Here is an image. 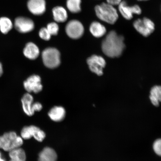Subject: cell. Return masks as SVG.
<instances>
[{"mask_svg": "<svg viewBox=\"0 0 161 161\" xmlns=\"http://www.w3.org/2000/svg\"><path fill=\"white\" fill-rule=\"evenodd\" d=\"M124 38L118 35L114 31H110L102 43V50L108 57L114 58L119 57L125 48Z\"/></svg>", "mask_w": 161, "mask_h": 161, "instance_id": "cell-1", "label": "cell"}, {"mask_svg": "<svg viewBox=\"0 0 161 161\" xmlns=\"http://www.w3.org/2000/svg\"><path fill=\"white\" fill-rule=\"evenodd\" d=\"M94 10L98 19L110 25H114L118 19L117 10L114 6L107 3L96 5Z\"/></svg>", "mask_w": 161, "mask_h": 161, "instance_id": "cell-2", "label": "cell"}, {"mask_svg": "<svg viewBox=\"0 0 161 161\" xmlns=\"http://www.w3.org/2000/svg\"><path fill=\"white\" fill-rule=\"evenodd\" d=\"M23 144V139L14 132L5 133L0 136V148L6 152L20 147Z\"/></svg>", "mask_w": 161, "mask_h": 161, "instance_id": "cell-3", "label": "cell"}, {"mask_svg": "<svg viewBox=\"0 0 161 161\" xmlns=\"http://www.w3.org/2000/svg\"><path fill=\"white\" fill-rule=\"evenodd\" d=\"M60 53L55 48H46L43 50L42 58L46 67L53 69L59 66L60 63Z\"/></svg>", "mask_w": 161, "mask_h": 161, "instance_id": "cell-4", "label": "cell"}, {"mask_svg": "<svg viewBox=\"0 0 161 161\" xmlns=\"http://www.w3.org/2000/svg\"><path fill=\"white\" fill-rule=\"evenodd\" d=\"M133 26L139 33L146 37L149 36L155 30L154 22L147 17L136 20L134 22Z\"/></svg>", "mask_w": 161, "mask_h": 161, "instance_id": "cell-5", "label": "cell"}, {"mask_svg": "<svg viewBox=\"0 0 161 161\" xmlns=\"http://www.w3.org/2000/svg\"><path fill=\"white\" fill-rule=\"evenodd\" d=\"M118 8L120 14L125 19L130 20L135 14L139 15L142 13V9L138 5L130 6L125 1L121 2L118 5Z\"/></svg>", "mask_w": 161, "mask_h": 161, "instance_id": "cell-6", "label": "cell"}, {"mask_svg": "<svg viewBox=\"0 0 161 161\" xmlns=\"http://www.w3.org/2000/svg\"><path fill=\"white\" fill-rule=\"evenodd\" d=\"M84 31V26L77 20H70L65 27L66 34L72 39H79L83 35Z\"/></svg>", "mask_w": 161, "mask_h": 161, "instance_id": "cell-7", "label": "cell"}, {"mask_svg": "<svg viewBox=\"0 0 161 161\" xmlns=\"http://www.w3.org/2000/svg\"><path fill=\"white\" fill-rule=\"evenodd\" d=\"M21 137L25 140H28L33 137L39 142H42L46 137V134L37 127L31 125L25 126L22 130Z\"/></svg>", "mask_w": 161, "mask_h": 161, "instance_id": "cell-8", "label": "cell"}, {"mask_svg": "<svg viewBox=\"0 0 161 161\" xmlns=\"http://www.w3.org/2000/svg\"><path fill=\"white\" fill-rule=\"evenodd\" d=\"M87 63L91 71L98 76L103 74V69L105 67L106 62L102 56L93 55L88 58Z\"/></svg>", "mask_w": 161, "mask_h": 161, "instance_id": "cell-9", "label": "cell"}, {"mask_svg": "<svg viewBox=\"0 0 161 161\" xmlns=\"http://www.w3.org/2000/svg\"><path fill=\"white\" fill-rule=\"evenodd\" d=\"M14 25L16 30L22 33H29L33 31L35 27L33 20L23 16L16 18Z\"/></svg>", "mask_w": 161, "mask_h": 161, "instance_id": "cell-10", "label": "cell"}, {"mask_svg": "<svg viewBox=\"0 0 161 161\" xmlns=\"http://www.w3.org/2000/svg\"><path fill=\"white\" fill-rule=\"evenodd\" d=\"M25 89L29 93H37L43 89L41 78L39 75H34L28 78L24 82Z\"/></svg>", "mask_w": 161, "mask_h": 161, "instance_id": "cell-11", "label": "cell"}, {"mask_svg": "<svg viewBox=\"0 0 161 161\" xmlns=\"http://www.w3.org/2000/svg\"><path fill=\"white\" fill-rule=\"evenodd\" d=\"M45 0H28L27 7L32 14L36 16L43 15L46 11Z\"/></svg>", "mask_w": 161, "mask_h": 161, "instance_id": "cell-12", "label": "cell"}, {"mask_svg": "<svg viewBox=\"0 0 161 161\" xmlns=\"http://www.w3.org/2000/svg\"><path fill=\"white\" fill-rule=\"evenodd\" d=\"M22 106L24 112L28 116H33L35 112L33 108V98L29 93H26L21 99Z\"/></svg>", "mask_w": 161, "mask_h": 161, "instance_id": "cell-13", "label": "cell"}, {"mask_svg": "<svg viewBox=\"0 0 161 161\" xmlns=\"http://www.w3.org/2000/svg\"><path fill=\"white\" fill-rule=\"evenodd\" d=\"M53 18L56 23H62L66 21L68 18L67 11L62 6H56L52 10Z\"/></svg>", "mask_w": 161, "mask_h": 161, "instance_id": "cell-14", "label": "cell"}, {"mask_svg": "<svg viewBox=\"0 0 161 161\" xmlns=\"http://www.w3.org/2000/svg\"><path fill=\"white\" fill-rule=\"evenodd\" d=\"M48 115L52 120L56 122L63 120L66 115V111L61 106H55L52 108L48 113Z\"/></svg>", "mask_w": 161, "mask_h": 161, "instance_id": "cell-15", "label": "cell"}, {"mask_svg": "<svg viewBox=\"0 0 161 161\" xmlns=\"http://www.w3.org/2000/svg\"><path fill=\"white\" fill-rule=\"evenodd\" d=\"M24 55L26 58L31 60H35L39 56L40 50L39 47L35 43L30 42L26 45L23 50Z\"/></svg>", "mask_w": 161, "mask_h": 161, "instance_id": "cell-16", "label": "cell"}, {"mask_svg": "<svg viewBox=\"0 0 161 161\" xmlns=\"http://www.w3.org/2000/svg\"><path fill=\"white\" fill-rule=\"evenodd\" d=\"M57 160V155L55 151L47 147L40 153L38 161H56Z\"/></svg>", "mask_w": 161, "mask_h": 161, "instance_id": "cell-17", "label": "cell"}, {"mask_svg": "<svg viewBox=\"0 0 161 161\" xmlns=\"http://www.w3.org/2000/svg\"><path fill=\"white\" fill-rule=\"evenodd\" d=\"M90 31L94 37L99 38L103 36L106 33L105 26L98 21L92 22L90 25Z\"/></svg>", "mask_w": 161, "mask_h": 161, "instance_id": "cell-18", "label": "cell"}, {"mask_svg": "<svg viewBox=\"0 0 161 161\" xmlns=\"http://www.w3.org/2000/svg\"><path fill=\"white\" fill-rule=\"evenodd\" d=\"M150 98L153 105L156 107L159 106L161 100V88L160 86H155L152 88Z\"/></svg>", "mask_w": 161, "mask_h": 161, "instance_id": "cell-19", "label": "cell"}, {"mask_svg": "<svg viewBox=\"0 0 161 161\" xmlns=\"http://www.w3.org/2000/svg\"><path fill=\"white\" fill-rule=\"evenodd\" d=\"M81 0H67L66 6L67 9L73 14H77L81 11Z\"/></svg>", "mask_w": 161, "mask_h": 161, "instance_id": "cell-20", "label": "cell"}, {"mask_svg": "<svg viewBox=\"0 0 161 161\" xmlns=\"http://www.w3.org/2000/svg\"><path fill=\"white\" fill-rule=\"evenodd\" d=\"M13 27V23L8 18L2 17L0 18V30L2 33L7 34Z\"/></svg>", "mask_w": 161, "mask_h": 161, "instance_id": "cell-21", "label": "cell"}, {"mask_svg": "<svg viewBox=\"0 0 161 161\" xmlns=\"http://www.w3.org/2000/svg\"><path fill=\"white\" fill-rule=\"evenodd\" d=\"M46 29L51 36L58 35L59 31V27L56 22H52L48 24Z\"/></svg>", "mask_w": 161, "mask_h": 161, "instance_id": "cell-22", "label": "cell"}, {"mask_svg": "<svg viewBox=\"0 0 161 161\" xmlns=\"http://www.w3.org/2000/svg\"><path fill=\"white\" fill-rule=\"evenodd\" d=\"M39 36L42 39L48 41L51 38V35L48 31L46 28L43 27L40 30L39 32Z\"/></svg>", "mask_w": 161, "mask_h": 161, "instance_id": "cell-23", "label": "cell"}, {"mask_svg": "<svg viewBox=\"0 0 161 161\" xmlns=\"http://www.w3.org/2000/svg\"><path fill=\"white\" fill-rule=\"evenodd\" d=\"M153 149L155 153L158 156L161 155V140L160 139L156 140L153 144Z\"/></svg>", "mask_w": 161, "mask_h": 161, "instance_id": "cell-24", "label": "cell"}, {"mask_svg": "<svg viewBox=\"0 0 161 161\" xmlns=\"http://www.w3.org/2000/svg\"><path fill=\"white\" fill-rule=\"evenodd\" d=\"M33 108L34 112H39L42 108V106L39 102H36L33 103Z\"/></svg>", "mask_w": 161, "mask_h": 161, "instance_id": "cell-25", "label": "cell"}, {"mask_svg": "<svg viewBox=\"0 0 161 161\" xmlns=\"http://www.w3.org/2000/svg\"><path fill=\"white\" fill-rule=\"evenodd\" d=\"M122 0H106V3L112 6H118Z\"/></svg>", "mask_w": 161, "mask_h": 161, "instance_id": "cell-26", "label": "cell"}, {"mask_svg": "<svg viewBox=\"0 0 161 161\" xmlns=\"http://www.w3.org/2000/svg\"><path fill=\"white\" fill-rule=\"evenodd\" d=\"M3 65L0 62V77L3 75Z\"/></svg>", "mask_w": 161, "mask_h": 161, "instance_id": "cell-27", "label": "cell"}, {"mask_svg": "<svg viewBox=\"0 0 161 161\" xmlns=\"http://www.w3.org/2000/svg\"><path fill=\"white\" fill-rule=\"evenodd\" d=\"M11 160H10V161H23V160H19V159H16V158H11Z\"/></svg>", "mask_w": 161, "mask_h": 161, "instance_id": "cell-28", "label": "cell"}, {"mask_svg": "<svg viewBox=\"0 0 161 161\" xmlns=\"http://www.w3.org/2000/svg\"><path fill=\"white\" fill-rule=\"evenodd\" d=\"M0 161H5V160L4 159L2 158L1 153H0Z\"/></svg>", "mask_w": 161, "mask_h": 161, "instance_id": "cell-29", "label": "cell"}, {"mask_svg": "<svg viewBox=\"0 0 161 161\" xmlns=\"http://www.w3.org/2000/svg\"><path fill=\"white\" fill-rule=\"evenodd\" d=\"M137 1L140 2H144L148 1H149V0H137Z\"/></svg>", "mask_w": 161, "mask_h": 161, "instance_id": "cell-30", "label": "cell"}]
</instances>
